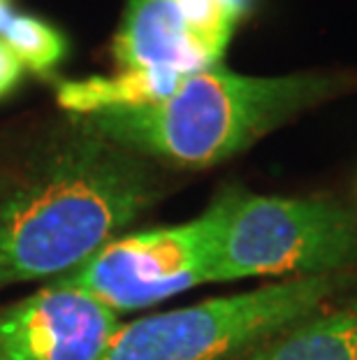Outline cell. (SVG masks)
<instances>
[{"label":"cell","instance_id":"6da1fadb","mask_svg":"<svg viewBox=\"0 0 357 360\" xmlns=\"http://www.w3.org/2000/svg\"><path fill=\"white\" fill-rule=\"evenodd\" d=\"M158 195L147 158L74 121L0 202V288L77 270Z\"/></svg>","mask_w":357,"mask_h":360},{"label":"cell","instance_id":"7a4b0ae2","mask_svg":"<svg viewBox=\"0 0 357 360\" xmlns=\"http://www.w3.org/2000/svg\"><path fill=\"white\" fill-rule=\"evenodd\" d=\"M353 94L357 70L255 77L218 63L188 75L161 103L72 119L147 160L202 170L244 154L302 114Z\"/></svg>","mask_w":357,"mask_h":360},{"label":"cell","instance_id":"3957f363","mask_svg":"<svg viewBox=\"0 0 357 360\" xmlns=\"http://www.w3.org/2000/svg\"><path fill=\"white\" fill-rule=\"evenodd\" d=\"M355 272L274 281L121 323L100 360H244L348 293Z\"/></svg>","mask_w":357,"mask_h":360},{"label":"cell","instance_id":"277c9868","mask_svg":"<svg viewBox=\"0 0 357 360\" xmlns=\"http://www.w3.org/2000/svg\"><path fill=\"white\" fill-rule=\"evenodd\" d=\"M357 212L332 198L257 195L227 186L214 281L311 279L355 272Z\"/></svg>","mask_w":357,"mask_h":360},{"label":"cell","instance_id":"5b68a950","mask_svg":"<svg viewBox=\"0 0 357 360\" xmlns=\"http://www.w3.org/2000/svg\"><path fill=\"white\" fill-rule=\"evenodd\" d=\"M225 212L227 186L200 217L121 235L54 281L83 290L116 314L156 307L202 283H216L214 263Z\"/></svg>","mask_w":357,"mask_h":360},{"label":"cell","instance_id":"8992f818","mask_svg":"<svg viewBox=\"0 0 357 360\" xmlns=\"http://www.w3.org/2000/svg\"><path fill=\"white\" fill-rule=\"evenodd\" d=\"M119 314L65 283L0 309V360H100Z\"/></svg>","mask_w":357,"mask_h":360},{"label":"cell","instance_id":"52a82bcc","mask_svg":"<svg viewBox=\"0 0 357 360\" xmlns=\"http://www.w3.org/2000/svg\"><path fill=\"white\" fill-rule=\"evenodd\" d=\"M112 56L119 70L151 68L188 77L223 63L225 53L202 40L172 0H128Z\"/></svg>","mask_w":357,"mask_h":360},{"label":"cell","instance_id":"ba28073f","mask_svg":"<svg viewBox=\"0 0 357 360\" xmlns=\"http://www.w3.org/2000/svg\"><path fill=\"white\" fill-rule=\"evenodd\" d=\"M244 360H357V295L334 300Z\"/></svg>","mask_w":357,"mask_h":360},{"label":"cell","instance_id":"9c48e42d","mask_svg":"<svg viewBox=\"0 0 357 360\" xmlns=\"http://www.w3.org/2000/svg\"><path fill=\"white\" fill-rule=\"evenodd\" d=\"M184 75L170 70H151V68H130L119 70L109 77H86V79H65L56 84V101L72 117H88V114L123 110V107L154 105L170 98Z\"/></svg>","mask_w":357,"mask_h":360},{"label":"cell","instance_id":"30bf717a","mask_svg":"<svg viewBox=\"0 0 357 360\" xmlns=\"http://www.w3.org/2000/svg\"><path fill=\"white\" fill-rule=\"evenodd\" d=\"M3 42L14 51L26 70L51 77L67 56V37L60 30L35 14H14L3 30Z\"/></svg>","mask_w":357,"mask_h":360},{"label":"cell","instance_id":"8fae6325","mask_svg":"<svg viewBox=\"0 0 357 360\" xmlns=\"http://www.w3.org/2000/svg\"><path fill=\"white\" fill-rule=\"evenodd\" d=\"M181 12V17L188 21L202 40H207L211 47L225 53L234 30L241 21L230 12L225 0H172Z\"/></svg>","mask_w":357,"mask_h":360},{"label":"cell","instance_id":"7c38bea8","mask_svg":"<svg viewBox=\"0 0 357 360\" xmlns=\"http://www.w3.org/2000/svg\"><path fill=\"white\" fill-rule=\"evenodd\" d=\"M24 72H26L24 63L0 40V101H5L7 96H12L17 91L21 79H24Z\"/></svg>","mask_w":357,"mask_h":360},{"label":"cell","instance_id":"4fadbf2b","mask_svg":"<svg viewBox=\"0 0 357 360\" xmlns=\"http://www.w3.org/2000/svg\"><path fill=\"white\" fill-rule=\"evenodd\" d=\"M14 10H12V0H0V35L7 28V24L12 21Z\"/></svg>","mask_w":357,"mask_h":360}]
</instances>
